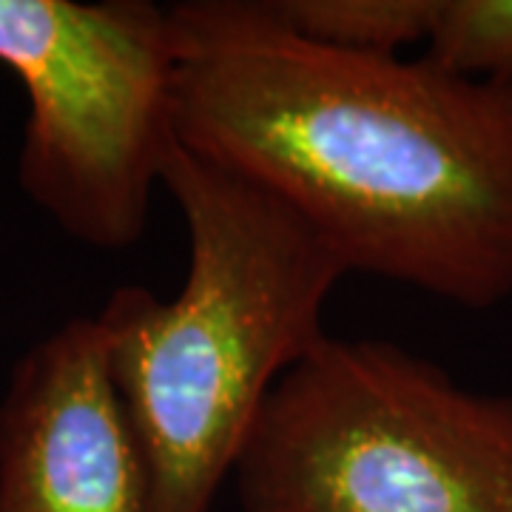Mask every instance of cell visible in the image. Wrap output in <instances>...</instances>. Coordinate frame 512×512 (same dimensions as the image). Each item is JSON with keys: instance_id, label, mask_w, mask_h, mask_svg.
<instances>
[{"instance_id": "1", "label": "cell", "mask_w": 512, "mask_h": 512, "mask_svg": "<svg viewBox=\"0 0 512 512\" xmlns=\"http://www.w3.org/2000/svg\"><path fill=\"white\" fill-rule=\"evenodd\" d=\"M174 131L282 200L348 274L467 311L512 299V83L293 35L265 0H185Z\"/></svg>"}, {"instance_id": "2", "label": "cell", "mask_w": 512, "mask_h": 512, "mask_svg": "<svg viewBox=\"0 0 512 512\" xmlns=\"http://www.w3.org/2000/svg\"><path fill=\"white\" fill-rule=\"evenodd\" d=\"M163 185L188 228L185 285L174 299L123 285L97 322L151 510L211 512L276 384L328 336L348 271L285 202L180 140Z\"/></svg>"}, {"instance_id": "3", "label": "cell", "mask_w": 512, "mask_h": 512, "mask_svg": "<svg viewBox=\"0 0 512 512\" xmlns=\"http://www.w3.org/2000/svg\"><path fill=\"white\" fill-rule=\"evenodd\" d=\"M234 476L245 512H512V393L325 336L276 384Z\"/></svg>"}, {"instance_id": "4", "label": "cell", "mask_w": 512, "mask_h": 512, "mask_svg": "<svg viewBox=\"0 0 512 512\" xmlns=\"http://www.w3.org/2000/svg\"><path fill=\"white\" fill-rule=\"evenodd\" d=\"M0 63L29 97L23 194L100 251L146 231L174 131V37L148 0H0Z\"/></svg>"}, {"instance_id": "5", "label": "cell", "mask_w": 512, "mask_h": 512, "mask_svg": "<svg viewBox=\"0 0 512 512\" xmlns=\"http://www.w3.org/2000/svg\"><path fill=\"white\" fill-rule=\"evenodd\" d=\"M0 512H154L97 316L43 336L9 376L0 399Z\"/></svg>"}, {"instance_id": "6", "label": "cell", "mask_w": 512, "mask_h": 512, "mask_svg": "<svg viewBox=\"0 0 512 512\" xmlns=\"http://www.w3.org/2000/svg\"><path fill=\"white\" fill-rule=\"evenodd\" d=\"M293 35L367 55H402L424 43L436 0H265Z\"/></svg>"}, {"instance_id": "7", "label": "cell", "mask_w": 512, "mask_h": 512, "mask_svg": "<svg viewBox=\"0 0 512 512\" xmlns=\"http://www.w3.org/2000/svg\"><path fill=\"white\" fill-rule=\"evenodd\" d=\"M424 43L447 72L512 83V0H436Z\"/></svg>"}]
</instances>
